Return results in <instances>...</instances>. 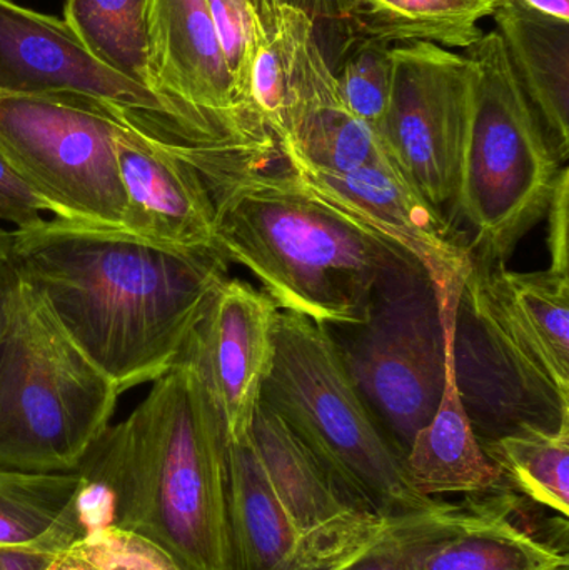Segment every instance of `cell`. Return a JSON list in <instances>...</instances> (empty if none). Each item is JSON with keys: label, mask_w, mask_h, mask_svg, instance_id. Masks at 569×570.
I'll return each mask as SVG.
<instances>
[{"label": "cell", "mask_w": 569, "mask_h": 570, "mask_svg": "<svg viewBox=\"0 0 569 570\" xmlns=\"http://www.w3.org/2000/svg\"><path fill=\"white\" fill-rule=\"evenodd\" d=\"M7 253L122 394L170 371L229 277L216 249H170L56 217L7 229Z\"/></svg>", "instance_id": "1"}, {"label": "cell", "mask_w": 569, "mask_h": 570, "mask_svg": "<svg viewBox=\"0 0 569 570\" xmlns=\"http://www.w3.org/2000/svg\"><path fill=\"white\" fill-rule=\"evenodd\" d=\"M77 471L87 528L140 535L179 570H233L226 432L189 358L179 355Z\"/></svg>", "instance_id": "2"}, {"label": "cell", "mask_w": 569, "mask_h": 570, "mask_svg": "<svg viewBox=\"0 0 569 570\" xmlns=\"http://www.w3.org/2000/svg\"><path fill=\"white\" fill-rule=\"evenodd\" d=\"M214 204V247L249 271L279 311L321 325L364 324L374 298L416 261L324 206L290 167L249 166L233 154L173 144Z\"/></svg>", "instance_id": "3"}, {"label": "cell", "mask_w": 569, "mask_h": 570, "mask_svg": "<svg viewBox=\"0 0 569 570\" xmlns=\"http://www.w3.org/2000/svg\"><path fill=\"white\" fill-rule=\"evenodd\" d=\"M454 374L480 444L569 419V274L477 263L453 322Z\"/></svg>", "instance_id": "4"}, {"label": "cell", "mask_w": 569, "mask_h": 570, "mask_svg": "<svg viewBox=\"0 0 569 570\" xmlns=\"http://www.w3.org/2000/svg\"><path fill=\"white\" fill-rule=\"evenodd\" d=\"M261 402L276 412L360 508L384 519L443 502L414 491L403 455L357 391L326 325L279 311Z\"/></svg>", "instance_id": "5"}, {"label": "cell", "mask_w": 569, "mask_h": 570, "mask_svg": "<svg viewBox=\"0 0 569 570\" xmlns=\"http://www.w3.org/2000/svg\"><path fill=\"white\" fill-rule=\"evenodd\" d=\"M120 395L42 294L17 276L0 348V468L77 471Z\"/></svg>", "instance_id": "6"}, {"label": "cell", "mask_w": 569, "mask_h": 570, "mask_svg": "<svg viewBox=\"0 0 569 570\" xmlns=\"http://www.w3.org/2000/svg\"><path fill=\"white\" fill-rule=\"evenodd\" d=\"M464 56L473 83L451 207L471 230L473 261L507 266L547 216L565 164L514 77L500 33L483 32Z\"/></svg>", "instance_id": "7"}, {"label": "cell", "mask_w": 569, "mask_h": 570, "mask_svg": "<svg viewBox=\"0 0 569 570\" xmlns=\"http://www.w3.org/2000/svg\"><path fill=\"white\" fill-rule=\"evenodd\" d=\"M120 107L79 94L0 96V154L56 219L120 229Z\"/></svg>", "instance_id": "8"}, {"label": "cell", "mask_w": 569, "mask_h": 570, "mask_svg": "<svg viewBox=\"0 0 569 570\" xmlns=\"http://www.w3.org/2000/svg\"><path fill=\"white\" fill-rule=\"evenodd\" d=\"M457 305L441 314L426 274H408L374 298L353 341L337 342L357 391L403 461L443 395Z\"/></svg>", "instance_id": "9"}, {"label": "cell", "mask_w": 569, "mask_h": 570, "mask_svg": "<svg viewBox=\"0 0 569 570\" xmlns=\"http://www.w3.org/2000/svg\"><path fill=\"white\" fill-rule=\"evenodd\" d=\"M150 90L173 120H150L163 136L189 146L220 147L254 159H281L279 147L244 102L227 69L206 0H149Z\"/></svg>", "instance_id": "10"}, {"label": "cell", "mask_w": 569, "mask_h": 570, "mask_svg": "<svg viewBox=\"0 0 569 570\" xmlns=\"http://www.w3.org/2000/svg\"><path fill=\"white\" fill-rule=\"evenodd\" d=\"M393 89L381 146L404 179L438 209L453 206L470 116L467 56L431 42L391 49Z\"/></svg>", "instance_id": "11"}, {"label": "cell", "mask_w": 569, "mask_h": 570, "mask_svg": "<svg viewBox=\"0 0 569 570\" xmlns=\"http://www.w3.org/2000/svg\"><path fill=\"white\" fill-rule=\"evenodd\" d=\"M281 159L324 206L416 261L433 285L441 312L458 304L473 267L470 239L404 179L394 163L380 160L334 173L286 154Z\"/></svg>", "instance_id": "12"}, {"label": "cell", "mask_w": 569, "mask_h": 570, "mask_svg": "<svg viewBox=\"0 0 569 570\" xmlns=\"http://www.w3.org/2000/svg\"><path fill=\"white\" fill-rule=\"evenodd\" d=\"M276 32L286 72V129L279 142L281 156H294L334 173L391 160L380 139L344 102L310 10L297 2L284 3Z\"/></svg>", "instance_id": "13"}, {"label": "cell", "mask_w": 569, "mask_h": 570, "mask_svg": "<svg viewBox=\"0 0 569 570\" xmlns=\"http://www.w3.org/2000/svg\"><path fill=\"white\" fill-rule=\"evenodd\" d=\"M277 314L263 288L227 277L180 352L196 365L227 442L249 435L273 364Z\"/></svg>", "instance_id": "14"}, {"label": "cell", "mask_w": 569, "mask_h": 570, "mask_svg": "<svg viewBox=\"0 0 569 570\" xmlns=\"http://www.w3.org/2000/svg\"><path fill=\"white\" fill-rule=\"evenodd\" d=\"M79 94L170 122L169 104L100 62L66 20L0 0V96Z\"/></svg>", "instance_id": "15"}, {"label": "cell", "mask_w": 569, "mask_h": 570, "mask_svg": "<svg viewBox=\"0 0 569 570\" xmlns=\"http://www.w3.org/2000/svg\"><path fill=\"white\" fill-rule=\"evenodd\" d=\"M249 439L316 570L350 561L390 524L391 519L351 501L310 449L263 402L254 414Z\"/></svg>", "instance_id": "16"}, {"label": "cell", "mask_w": 569, "mask_h": 570, "mask_svg": "<svg viewBox=\"0 0 569 570\" xmlns=\"http://www.w3.org/2000/svg\"><path fill=\"white\" fill-rule=\"evenodd\" d=\"M117 166L124 190L120 230L179 250L214 247V204L193 164L120 109Z\"/></svg>", "instance_id": "17"}, {"label": "cell", "mask_w": 569, "mask_h": 570, "mask_svg": "<svg viewBox=\"0 0 569 570\" xmlns=\"http://www.w3.org/2000/svg\"><path fill=\"white\" fill-rule=\"evenodd\" d=\"M508 60L548 142L569 156V20L521 0H498L493 13Z\"/></svg>", "instance_id": "18"}, {"label": "cell", "mask_w": 569, "mask_h": 570, "mask_svg": "<svg viewBox=\"0 0 569 570\" xmlns=\"http://www.w3.org/2000/svg\"><path fill=\"white\" fill-rule=\"evenodd\" d=\"M227 521L233 570H316L249 435L227 442Z\"/></svg>", "instance_id": "19"}, {"label": "cell", "mask_w": 569, "mask_h": 570, "mask_svg": "<svg viewBox=\"0 0 569 570\" xmlns=\"http://www.w3.org/2000/svg\"><path fill=\"white\" fill-rule=\"evenodd\" d=\"M453 322L443 395L433 417L414 434L404 454V471L414 491L433 501L438 495L490 494L504 481L500 469L478 441L458 389Z\"/></svg>", "instance_id": "20"}, {"label": "cell", "mask_w": 569, "mask_h": 570, "mask_svg": "<svg viewBox=\"0 0 569 570\" xmlns=\"http://www.w3.org/2000/svg\"><path fill=\"white\" fill-rule=\"evenodd\" d=\"M498 499L497 505L461 508L410 570H567V552L510 519L504 495Z\"/></svg>", "instance_id": "21"}, {"label": "cell", "mask_w": 569, "mask_h": 570, "mask_svg": "<svg viewBox=\"0 0 569 570\" xmlns=\"http://www.w3.org/2000/svg\"><path fill=\"white\" fill-rule=\"evenodd\" d=\"M82 475L0 468V548L60 556L87 534Z\"/></svg>", "instance_id": "22"}, {"label": "cell", "mask_w": 569, "mask_h": 570, "mask_svg": "<svg viewBox=\"0 0 569 570\" xmlns=\"http://www.w3.org/2000/svg\"><path fill=\"white\" fill-rule=\"evenodd\" d=\"M343 36L366 37L398 46L431 42L447 49L473 46L484 30L480 22L498 0H326Z\"/></svg>", "instance_id": "23"}, {"label": "cell", "mask_w": 569, "mask_h": 570, "mask_svg": "<svg viewBox=\"0 0 569 570\" xmlns=\"http://www.w3.org/2000/svg\"><path fill=\"white\" fill-rule=\"evenodd\" d=\"M503 479L541 508L569 515V419L550 431L521 428L483 444Z\"/></svg>", "instance_id": "24"}, {"label": "cell", "mask_w": 569, "mask_h": 570, "mask_svg": "<svg viewBox=\"0 0 569 570\" xmlns=\"http://www.w3.org/2000/svg\"><path fill=\"white\" fill-rule=\"evenodd\" d=\"M147 6L149 0H66L63 20L100 62L150 89Z\"/></svg>", "instance_id": "25"}, {"label": "cell", "mask_w": 569, "mask_h": 570, "mask_svg": "<svg viewBox=\"0 0 569 570\" xmlns=\"http://www.w3.org/2000/svg\"><path fill=\"white\" fill-rule=\"evenodd\" d=\"M333 67L344 102L351 112L380 136L393 89L390 43L366 37L343 36Z\"/></svg>", "instance_id": "26"}, {"label": "cell", "mask_w": 569, "mask_h": 570, "mask_svg": "<svg viewBox=\"0 0 569 570\" xmlns=\"http://www.w3.org/2000/svg\"><path fill=\"white\" fill-rule=\"evenodd\" d=\"M52 570H179L159 548L116 525L89 529Z\"/></svg>", "instance_id": "27"}, {"label": "cell", "mask_w": 569, "mask_h": 570, "mask_svg": "<svg viewBox=\"0 0 569 570\" xmlns=\"http://www.w3.org/2000/svg\"><path fill=\"white\" fill-rule=\"evenodd\" d=\"M460 509L443 504L433 511L391 519L373 544L331 570H410L418 552L454 521Z\"/></svg>", "instance_id": "28"}, {"label": "cell", "mask_w": 569, "mask_h": 570, "mask_svg": "<svg viewBox=\"0 0 569 570\" xmlns=\"http://www.w3.org/2000/svg\"><path fill=\"white\" fill-rule=\"evenodd\" d=\"M206 3L227 69L244 102L249 106L247 79L251 63L267 32L247 0H206Z\"/></svg>", "instance_id": "29"}, {"label": "cell", "mask_w": 569, "mask_h": 570, "mask_svg": "<svg viewBox=\"0 0 569 570\" xmlns=\"http://www.w3.org/2000/svg\"><path fill=\"white\" fill-rule=\"evenodd\" d=\"M247 97L254 116L279 147L286 129V72L276 30L264 33L251 63Z\"/></svg>", "instance_id": "30"}, {"label": "cell", "mask_w": 569, "mask_h": 570, "mask_svg": "<svg viewBox=\"0 0 569 570\" xmlns=\"http://www.w3.org/2000/svg\"><path fill=\"white\" fill-rule=\"evenodd\" d=\"M50 207L39 194L17 174L0 154V223L13 229H29L42 223Z\"/></svg>", "instance_id": "31"}, {"label": "cell", "mask_w": 569, "mask_h": 570, "mask_svg": "<svg viewBox=\"0 0 569 570\" xmlns=\"http://www.w3.org/2000/svg\"><path fill=\"white\" fill-rule=\"evenodd\" d=\"M569 170L565 166L555 186L548 206V247L551 263L548 269L558 274H569L568 266V219H569Z\"/></svg>", "instance_id": "32"}, {"label": "cell", "mask_w": 569, "mask_h": 570, "mask_svg": "<svg viewBox=\"0 0 569 570\" xmlns=\"http://www.w3.org/2000/svg\"><path fill=\"white\" fill-rule=\"evenodd\" d=\"M57 558L30 549L0 548V570H52Z\"/></svg>", "instance_id": "33"}, {"label": "cell", "mask_w": 569, "mask_h": 570, "mask_svg": "<svg viewBox=\"0 0 569 570\" xmlns=\"http://www.w3.org/2000/svg\"><path fill=\"white\" fill-rule=\"evenodd\" d=\"M17 273L7 253V229L0 227V348L7 331V307H9V294L16 283Z\"/></svg>", "instance_id": "34"}, {"label": "cell", "mask_w": 569, "mask_h": 570, "mask_svg": "<svg viewBox=\"0 0 569 570\" xmlns=\"http://www.w3.org/2000/svg\"><path fill=\"white\" fill-rule=\"evenodd\" d=\"M286 2H290V0H247L267 33H273L276 30L281 9Z\"/></svg>", "instance_id": "35"}, {"label": "cell", "mask_w": 569, "mask_h": 570, "mask_svg": "<svg viewBox=\"0 0 569 570\" xmlns=\"http://www.w3.org/2000/svg\"><path fill=\"white\" fill-rule=\"evenodd\" d=\"M533 9L558 19L569 20V0H521Z\"/></svg>", "instance_id": "36"}]
</instances>
